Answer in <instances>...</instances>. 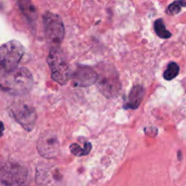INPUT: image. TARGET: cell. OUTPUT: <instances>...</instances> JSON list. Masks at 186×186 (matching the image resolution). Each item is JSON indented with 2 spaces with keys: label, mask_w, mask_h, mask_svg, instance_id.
I'll return each instance as SVG.
<instances>
[{
  "label": "cell",
  "mask_w": 186,
  "mask_h": 186,
  "mask_svg": "<svg viewBox=\"0 0 186 186\" xmlns=\"http://www.w3.org/2000/svg\"><path fill=\"white\" fill-rule=\"evenodd\" d=\"M47 63L51 70L54 81L61 85L66 84L70 79V68L66 58L60 47H52L48 56Z\"/></svg>",
  "instance_id": "cell-3"
},
{
  "label": "cell",
  "mask_w": 186,
  "mask_h": 186,
  "mask_svg": "<svg viewBox=\"0 0 186 186\" xmlns=\"http://www.w3.org/2000/svg\"><path fill=\"white\" fill-rule=\"evenodd\" d=\"M179 71H180L179 66L174 62H171L163 73V78L168 81L173 80L179 74Z\"/></svg>",
  "instance_id": "cell-14"
},
{
  "label": "cell",
  "mask_w": 186,
  "mask_h": 186,
  "mask_svg": "<svg viewBox=\"0 0 186 186\" xmlns=\"http://www.w3.org/2000/svg\"><path fill=\"white\" fill-rule=\"evenodd\" d=\"M154 31L156 33V35L161 38L163 39H168L172 37V34L170 31H168L165 27V25L163 21V19H157L154 22Z\"/></svg>",
  "instance_id": "cell-13"
},
{
  "label": "cell",
  "mask_w": 186,
  "mask_h": 186,
  "mask_svg": "<svg viewBox=\"0 0 186 186\" xmlns=\"http://www.w3.org/2000/svg\"><path fill=\"white\" fill-rule=\"evenodd\" d=\"M92 149V145L89 142H85L84 144V147H81L79 145L77 144H72L70 145V151L71 152L75 155V156H78V157H81V156H84V155H86L90 152Z\"/></svg>",
  "instance_id": "cell-12"
},
{
  "label": "cell",
  "mask_w": 186,
  "mask_h": 186,
  "mask_svg": "<svg viewBox=\"0 0 186 186\" xmlns=\"http://www.w3.org/2000/svg\"><path fill=\"white\" fill-rule=\"evenodd\" d=\"M182 7H186V0H176L168 6L167 13L169 15H176L181 11Z\"/></svg>",
  "instance_id": "cell-15"
},
{
  "label": "cell",
  "mask_w": 186,
  "mask_h": 186,
  "mask_svg": "<svg viewBox=\"0 0 186 186\" xmlns=\"http://www.w3.org/2000/svg\"><path fill=\"white\" fill-rule=\"evenodd\" d=\"M145 95V89L141 85H135L130 92L128 98H127V103L125 104V108H131V109H135L139 106L141 104L143 98Z\"/></svg>",
  "instance_id": "cell-11"
},
{
  "label": "cell",
  "mask_w": 186,
  "mask_h": 186,
  "mask_svg": "<svg viewBox=\"0 0 186 186\" xmlns=\"http://www.w3.org/2000/svg\"><path fill=\"white\" fill-rule=\"evenodd\" d=\"M25 53L24 46L12 40L0 46V70L9 72L17 67Z\"/></svg>",
  "instance_id": "cell-4"
},
{
  "label": "cell",
  "mask_w": 186,
  "mask_h": 186,
  "mask_svg": "<svg viewBox=\"0 0 186 186\" xmlns=\"http://www.w3.org/2000/svg\"><path fill=\"white\" fill-rule=\"evenodd\" d=\"M4 123H2V122H0V137L3 135V134H4Z\"/></svg>",
  "instance_id": "cell-16"
},
{
  "label": "cell",
  "mask_w": 186,
  "mask_h": 186,
  "mask_svg": "<svg viewBox=\"0 0 186 186\" xmlns=\"http://www.w3.org/2000/svg\"><path fill=\"white\" fill-rule=\"evenodd\" d=\"M97 72L88 66H78L74 71L73 80L78 86H89L96 82Z\"/></svg>",
  "instance_id": "cell-9"
},
{
  "label": "cell",
  "mask_w": 186,
  "mask_h": 186,
  "mask_svg": "<svg viewBox=\"0 0 186 186\" xmlns=\"http://www.w3.org/2000/svg\"><path fill=\"white\" fill-rule=\"evenodd\" d=\"M34 79L28 69L25 67L15 68L5 72L0 87L15 95H25L33 87Z\"/></svg>",
  "instance_id": "cell-1"
},
{
  "label": "cell",
  "mask_w": 186,
  "mask_h": 186,
  "mask_svg": "<svg viewBox=\"0 0 186 186\" xmlns=\"http://www.w3.org/2000/svg\"><path fill=\"white\" fill-rule=\"evenodd\" d=\"M59 140L56 135L52 131L44 132L38 141H37V150L40 155L47 159L55 158L59 153Z\"/></svg>",
  "instance_id": "cell-8"
},
{
  "label": "cell",
  "mask_w": 186,
  "mask_h": 186,
  "mask_svg": "<svg viewBox=\"0 0 186 186\" xmlns=\"http://www.w3.org/2000/svg\"><path fill=\"white\" fill-rule=\"evenodd\" d=\"M10 113L25 130H33L37 121V113L33 106L24 102H16L10 106Z\"/></svg>",
  "instance_id": "cell-7"
},
{
  "label": "cell",
  "mask_w": 186,
  "mask_h": 186,
  "mask_svg": "<svg viewBox=\"0 0 186 186\" xmlns=\"http://www.w3.org/2000/svg\"><path fill=\"white\" fill-rule=\"evenodd\" d=\"M98 67L96 79L98 89L106 97H115L121 90V83L115 68L109 64H103Z\"/></svg>",
  "instance_id": "cell-2"
},
{
  "label": "cell",
  "mask_w": 186,
  "mask_h": 186,
  "mask_svg": "<svg viewBox=\"0 0 186 186\" xmlns=\"http://www.w3.org/2000/svg\"><path fill=\"white\" fill-rule=\"evenodd\" d=\"M28 172L20 164L6 163L0 166V182L5 185L27 184Z\"/></svg>",
  "instance_id": "cell-6"
},
{
  "label": "cell",
  "mask_w": 186,
  "mask_h": 186,
  "mask_svg": "<svg viewBox=\"0 0 186 186\" xmlns=\"http://www.w3.org/2000/svg\"><path fill=\"white\" fill-rule=\"evenodd\" d=\"M44 27L46 41L52 47H59L64 37L65 28L61 17L51 12L44 15Z\"/></svg>",
  "instance_id": "cell-5"
},
{
  "label": "cell",
  "mask_w": 186,
  "mask_h": 186,
  "mask_svg": "<svg viewBox=\"0 0 186 186\" xmlns=\"http://www.w3.org/2000/svg\"><path fill=\"white\" fill-rule=\"evenodd\" d=\"M18 5L31 27H36L37 21V11L34 4L30 0H18Z\"/></svg>",
  "instance_id": "cell-10"
}]
</instances>
